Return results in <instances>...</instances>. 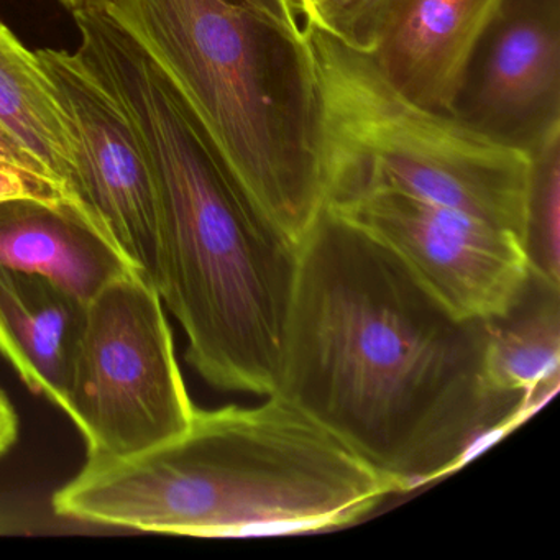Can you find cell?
I'll list each match as a JSON object with an SVG mask.
<instances>
[{"label":"cell","mask_w":560,"mask_h":560,"mask_svg":"<svg viewBox=\"0 0 560 560\" xmlns=\"http://www.w3.org/2000/svg\"><path fill=\"white\" fill-rule=\"evenodd\" d=\"M490 320L448 310L378 238L324 209L298 245L281 396L399 491L460 468L536 411L493 392Z\"/></svg>","instance_id":"cell-1"},{"label":"cell","mask_w":560,"mask_h":560,"mask_svg":"<svg viewBox=\"0 0 560 560\" xmlns=\"http://www.w3.org/2000/svg\"><path fill=\"white\" fill-rule=\"evenodd\" d=\"M78 54L129 117L159 208L155 288L219 389L270 396L298 270L291 244L225 168L149 55L104 11L77 12Z\"/></svg>","instance_id":"cell-2"},{"label":"cell","mask_w":560,"mask_h":560,"mask_svg":"<svg viewBox=\"0 0 560 560\" xmlns=\"http://www.w3.org/2000/svg\"><path fill=\"white\" fill-rule=\"evenodd\" d=\"M396 493L339 439L278 395L196 408L185 432L126 458H88L58 516L143 533L254 537L336 529Z\"/></svg>","instance_id":"cell-3"},{"label":"cell","mask_w":560,"mask_h":560,"mask_svg":"<svg viewBox=\"0 0 560 560\" xmlns=\"http://www.w3.org/2000/svg\"><path fill=\"white\" fill-rule=\"evenodd\" d=\"M261 214L300 245L326 209L306 37L242 0H109Z\"/></svg>","instance_id":"cell-4"},{"label":"cell","mask_w":560,"mask_h":560,"mask_svg":"<svg viewBox=\"0 0 560 560\" xmlns=\"http://www.w3.org/2000/svg\"><path fill=\"white\" fill-rule=\"evenodd\" d=\"M319 107L326 208L406 192L510 232L523 245L527 155L402 96L365 51L304 25Z\"/></svg>","instance_id":"cell-5"},{"label":"cell","mask_w":560,"mask_h":560,"mask_svg":"<svg viewBox=\"0 0 560 560\" xmlns=\"http://www.w3.org/2000/svg\"><path fill=\"white\" fill-rule=\"evenodd\" d=\"M61 409L80 429L93 460L132 457L191 422L196 406L162 298L137 271L88 303Z\"/></svg>","instance_id":"cell-6"},{"label":"cell","mask_w":560,"mask_h":560,"mask_svg":"<svg viewBox=\"0 0 560 560\" xmlns=\"http://www.w3.org/2000/svg\"><path fill=\"white\" fill-rule=\"evenodd\" d=\"M392 248L457 316L491 320L516 303L529 278L510 232L393 189L329 206Z\"/></svg>","instance_id":"cell-7"},{"label":"cell","mask_w":560,"mask_h":560,"mask_svg":"<svg viewBox=\"0 0 560 560\" xmlns=\"http://www.w3.org/2000/svg\"><path fill=\"white\" fill-rule=\"evenodd\" d=\"M451 116L529 153L560 130V0H500L465 65Z\"/></svg>","instance_id":"cell-8"},{"label":"cell","mask_w":560,"mask_h":560,"mask_svg":"<svg viewBox=\"0 0 560 560\" xmlns=\"http://www.w3.org/2000/svg\"><path fill=\"white\" fill-rule=\"evenodd\" d=\"M77 142L78 191L136 270L155 287L159 208L142 142L80 54L37 51Z\"/></svg>","instance_id":"cell-9"},{"label":"cell","mask_w":560,"mask_h":560,"mask_svg":"<svg viewBox=\"0 0 560 560\" xmlns=\"http://www.w3.org/2000/svg\"><path fill=\"white\" fill-rule=\"evenodd\" d=\"M500 0H388L366 51L412 103L451 116L468 57Z\"/></svg>","instance_id":"cell-10"},{"label":"cell","mask_w":560,"mask_h":560,"mask_svg":"<svg viewBox=\"0 0 560 560\" xmlns=\"http://www.w3.org/2000/svg\"><path fill=\"white\" fill-rule=\"evenodd\" d=\"M0 268L38 275L86 304L137 271L90 214L34 199L0 202Z\"/></svg>","instance_id":"cell-11"},{"label":"cell","mask_w":560,"mask_h":560,"mask_svg":"<svg viewBox=\"0 0 560 560\" xmlns=\"http://www.w3.org/2000/svg\"><path fill=\"white\" fill-rule=\"evenodd\" d=\"M86 307L38 275L0 268V353L32 392L60 408Z\"/></svg>","instance_id":"cell-12"},{"label":"cell","mask_w":560,"mask_h":560,"mask_svg":"<svg viewBox=\"0 0 560 560\" xmlns=\"http://www.w3.org/2000/svg\"><path fill=\"white\" fill-rule=\"evenodd\" d=\"M483 372L493 392L523 396L536 408L557 392L560 284L529 273L516 303L490 320Z\"/></svg>","instance_id":"cell-13"},{"label":"cell","mask_w":560,"mask_h":560,"mask_svg":"<svg viewBox=\"0 0 560 560\" xmlns=\"http://www.w3.org/2000/svg\"><path fill=\"white\" fill-rule=\"evenodd\" d=\"M0 126L83 202L78 191L77 142L54 81L37 51L28 50L2 21Z\"/></svg>","instance_id":"cell-14"},{"label":"cell","mask_w":560,"mask_h":560,"mask_svg":"<svg viewBox=\"0 0 560 560\" xmlns=\"http://www.w3.org/2000/svg\"><path fill=\"white\" fill-rule=\"evenodd\" d=\"M523 250L529 273L560 284V130L527 153Z\"/></svg>","instance_id":"cell-15"},{"label":"cell","mask_w":560,"mask_h":560,"mask_svg":"<svg viewBox=\"0 0 560 560\" xmlns=\"http://www.w3.org/2000/svg\"><path fill=\"white\" fill-rule=\"evenodd\" d=\"M386 4L388 0H300L303 25L320 28L365 54Z\"/></svg>","instance_id":"cell-16"},{"label":"cell","mask_w":560,"mask_h":560,"mask_svg":"<svg viewBox=\"0 0 560 560\" xmlns=\"http://www.w3.org/2000/svg\"><path fill=\"white\" fill-rule=\"evenodd\" d=\"M19 199H34V201L50 202V205L73 206V208L81 209V211L90 214L97 222V219L91 214L90 209L83 202L78 201L63 186L51 182V179L34 175V173L25 172V170L18 168V166L0 162V202L19 201Z\"/></svg>","instance_id":"cell-17"},{"label":"cell","mask_w":560,"mask_h":560,"mask_svg":"<svg viewBox=\"0 0 560 560\" xmlns=\"http://www.w3.org/2000/svg\"><path fill=\"white\" fill-rule=\"evenodd\" d=\"M0 162L18 166V168L34 173V175L42 176V178L51 179V182L58 183V185L67 188L57 176L51 175V173L48 172L34 155H31V153H28L2 126H0ZM68 191H70V189H68ZM71 195H73V192H71ZM74 198H77V196H74ZM78 201H80V199H78ZM91 214H93V212H91Z\"/></svg>","instance_id":"cell-18"},{"label":"cell","mask_w":560,"mask_h":560,"mask_svg":"<svg viewBox=\"0 0 560 560\" xmlns=\"http://www.w3.org/2000/svg\"><path fill=\"white\" fill-rule=\"evenodd\" d=\"M244 4L257 9L261 14L277 21L293 32L303 34V18H301L300 0H242Z\"/></svg>","instance_id":"cell-19"},{"label":"cell","mask_w":560,"mask_h":560,"mask_svg":"<svg viewBox=\"0 0 560 560\" xmlns=\"http://www.w3.org/2000/svg\"><path fill=\"white\" fill-rule=\"evenodd\" d=\"M19 418L14 406L2 389H0V455L5 454L18 441Z\"/></svg>","instance_id":"cell-20"},{"label":"cell","mask_w":560,"mask_h":560,"mask_svg":"<svg viewBox=\"0 0 560 560\" xmlns=\"http://www.w3.org/2000/svg\"><path fill=\"white\" fill-rule=\"evenodd\" d=\"M109 0H61L65 8L71 12L104 11Z\"/></svg>","instance_id":"cell-21"},{"label":"cell","mask_w":560,"mask_h":560,"mask_svg":"<svg viewBox=\"0 0 560 560\" xmlns=\"http://www.w3.org/2000/svg\"><path fill=\"white\" fill-rule=\"evenodd\" d=\"M300 9H301V5H300Z\"/></svg>","instance_id":"cell-22"}]
</instances>
